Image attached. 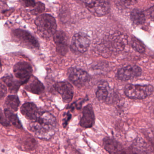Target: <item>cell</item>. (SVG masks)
Here are the masks:
<instances>
[{
	"instance_id": "28",
	"label": "cell",
	"mask_w": 154,
	"mask_h": 154,
	"mask_svg": "<svg viewBox=\"0 0 154 154\" xmlns=\"http://www.w3.org/2000/svg\"><path fill=\"white\" fill-rule=\"evenodd\" d=\"M6 92H7V89H6V87L3 85L2 83L1 84V98H2L3 97L6 95Z\"/></svg>"
},
{
	"instance_id": "29",
	"label": "cell",
	"mask_w": 154,
	"mask_h": 154,
	"mask_svg": "<svg viewBox=\"0 0 154 154\" xmlns=\"http://www.w3.org/2000/svg\"><path fill=\"white\" fill-rule=\"evenodd\" d=\"M148 14L151 18L154 20V6H152V7L148 11Z\"/></svg>"
},
{
	"instance_id": "13",
	"label": "cell",
	"mask_w": 154,
	"mask_h": 154,
	"mask_svg": "<svg viewBox=\"0 0 154 154\" xmlns=\"http://www.w3.org/2000/svg\"><path fill=\"white\" fill-rule=\"evenodd\" d=\"M24 88L29 92L40 95L43 93L44 87L43 84L36 77L31 76L24 84Z\"/></svg>"
},
{
	"instance_id": "10",
	"label": "cell",
	"mask_w": 154,
	"mask_h": 154,
	"mask_svg": "<svg viewBox=\"0 0 154 154\" xmlns=\"http://www.w3.org/2000/svg\"><path fill=\"white\" fill-rule=\"evenodd\" d=\"M53 38L58 54L61 56L66 55L68 50V38L66 33L63 31H59L55 32Z\"/></svg>"
},
{
	"instance_id": "30",
	"label": "cell",
	"mask_w": 154,
	"mask_h": 154,
	"mask_svg": "<svg viewBox=\"0 0 154 154\" xmlns=\"http://www.w3.org/2000/svg\"><path fill=\"white\" fill-rule=\"evenodd\" d=\"M153 1H154V0H153Z\"/></svg>"
},
{
	"instance_id": "9",
	"label": "cell",
	"mask_w": 154,
	"mask_h": 154,
	"mask_svg": "<svg viewBox=\"0 0 154 154\" xmlns=\"http://www.w3.org/2000/svg\"><path fill=\"white\" fill-rule=\"evenodd\" d=\"M142 70L140 67L135 65H129L123 67L118 71L117 76L119 80L127 81L141 75Z\"/></svg>"
},
{
	"instance_id": "20",
	"label": "cell",
	"mask_w": 154,
	"mask_h": 154,
	"mask_svg": "<svg viewBox=\"0 0 154 154\" xmlns=\"http://www.w3.org/2000/svg\"><path fill=\"white\" fill-rule=\"evenodd\" d=\"M132 47L136 51L140 53H143L145 50L143 43L136 38L134 39L132 41Z\"/></svg>"
},
{
	"instance_id": "19",
	"label": "cell",
	"mask_w": 154,
	"mask_h": 154,
	"mask_svg": "<svg viewBox=\"0 0 154 154\" xmlns=\"http://www.w3.org/2000/svg\"><path fill=\"white\" fill-rule=\"evenodd\" d=\"M5 104L14 111H17L20 105V102L18 97L15 95H11L6 98Z\"/></svg>"
},
{
	"instance_id": "1",
	"label": "cell",
	"mask_w": 154,
	"mask_h": 154,
	"mask_svg": "<svg viewBox=\"0 0 154 154\" xmlns=\"http://www.w3.org/2000/svg\"><path fill=\"white\" fill-rule=\"evenodd\" d=\"M57 121L54 116L48 112L39 113L36 119L29 125V129L38 138L49 140L55 134Z\"/></svg>"
},
{
	"instance_id": "14",
	"label": "cell",
	"mask_w": 154,
	"mask_h": 154,
	"mask_svg": "<svg viewBox=\"0 0 154 154\" xmlns=\"http://www.w3.org/2000/svg\"><path fill=\"white\" fill-rule=\"evenodd\" d=\"M21 114L29 120L34 121L39 116V111L36 105L31 102L24 103L20 108Z\"/></svg>"
},
{
	"instance_id": "8",
	"label": "cell",
	"mask_w": 154,
	"mask_h": 154,
	"mask_svg": "<svg viewBox=\"0 0 154 154\" xmlns=\"http://www.w3.org/2000/svg\"><path fill=\"white\" fill-rule=\"evenodd\" d=\"M13 72L16 79L24 84L32 76L33 69L27 62H19L14 66Z\"/></svg>"
},
{
	"instance_id": "6",
	"label": "cell",
	"mask_w": 154,
	"mask_h": 154,
	"mask_svg": "<svg viewBox=\"0 0 154 154\" xmlns=\"http://www.w3.org/2000/svg\"><path fill=\"white\" fill-rule=\"evenodd\" d=\"M68 75L71 83L78 88L83 87L90 79L89 75L86 71L77 68H70Z\"/></svg>"
},
{
	"instance_id": "7",
	"label": "cell",
	"mask_w": 154,
	"mask_h": 154,
	"mask_svg": "<svg viewBox=\"0 0 154 154\" xmlns=\"http://www.w3.org/2000/svg\"><path fill=\"white\" fill-rule=\"evenodd\" d=\"M13 35L15 38L22 45L31 49H39V45L38 41L28 32L24 30H15Z\"/></svg>"
},
{
	"instance_id": "11",
	"label": "cell",
	"mask_w": 154,
	"mask_h": 154,
	"mask_svg": "<svg viewBox=\"0 0 154 154\" xmlns=\"http://www.w3.org/2000/svg\"><path fill=\"white\" fill-rule=\"evenodd\" d=\"M55 90L61 96L63 101L69 103L73 97L74 90L73 87L68 82H60L54 86Z\"/></svg>"
},
{
	"instance_id": "18",
	"label": "cell",
	"mask_w": 154,
	"mask_h": 154,
	"mask_svg": "<svg viewBox=\"0 0 154 154\" xmlns=\"http://www.w3.org/2000/svg\"><path fill=\"white\" fill-rule=\"evenodd\" d=\"M4 114L7 119L15 127L18 128H22L21 124L17 115L14 114L11 110L8 109H5Z\"/></svg>"
},
{
	"instance_id": "15",
	"label": "cell",
	"mask_w": 154,
	"mask_h": 154,
	"mask_svg": "<svg viewBox=\"0 0 154 154\" xmlns=\"http://www.w3.org/2000/svg\"><path fill=\"white\" fill-rule=\"evenodd\" d=\"M2 80L11 92H17L20 86L24 84L21 81L18 79H15L12 76L3 77L2 78Z\"/></svg>"
},
{
	"instance_id": "27",
	"label": "cell",
	"mask_w": 154,
	"mask_h": 154,
	"mask_svg": "<svg viewBox=\"0 0 154 154\" xmlns=\"http://www.w3.org/2000/svg\"><path fill=\"white\" fill-rule=\"evenodd\" d=\"M122 3L127 6H131L136 3L137 0H120Z\"/></svg>"
},
{
	"instance_id": "24",
	"label": "cell",
	"mask_w": 154,
	"mask_h": 154,
	"mask_svg": "<svg viewBox=\"0 0 154 154\" xmlns=\"http://www.w3.org/2000/svg\"><path fill=\"white\" fill-rule=\"evenodd\" d=\"M71 118V115L69 112L65 113L64 114V118L62 120V125L63 127L66 128L68 124L69 121L70 120Z\"/></svg>"
},
{
	"instance_id": "5",
	"label": "cell",
	"mask_w": 154,
	"mask_h": 154,
	"mask_svg": "<svg viewBox=\"0 0 154 154\" xmlns=\"http://www.w3.org/2000/svg\"><path fill=\"white\" fill-rule=\"evenodd\" d=\"M90 45V40L87 35L83 32H79L72 38L70 48L73 52L82 54L88 50Z\"/></svg>"
},
{
	"instance_id": "26",
	"label": "cell",
	"mask_w": 154,
	"mask_h": 154,
	"mask_svg": "<svg viewBox=\"0 0 154 154\" xmlns=\"http://www.w3.org/2000/svg\"><path fill=\"white\" fill-rule=\"evenodd\" d=\"M23 2L26 7H34L36 4L34 0H23Z\"/></svg>"
},
{
	"instance_id": "16",
	"label": "cell",
	"mask_w": 154,
	"mask_h": 154,
	"mask_svg": "<svg viewBox=\"0 0 154 154\" xmlns=\"http://www.w3.org/2000/svg\"><path fill=\"white\" fill-rule=\"evenodd\" d=\"M108 86L107 83H102L99 85L96 92V96L98 99L100 101H105L107 98L108 95Z\"/></svg>"
},
{
	"instance_id": "23",
	"label": "cell",
	"mask_w": 154,
	"mask_h": 154,
	"mask_svg": "<svg viewBox=\"0 0 154 154\" xmlns=\"http://www.w3.org/2000/svg\"><path fill=\"white\" fill-rule=\"evenodd\" d=\"M83 101H84V100L83 101V100H79L78 101L74 102V103L71 104L69 107V108L70 109L72 110H74L75 108L78 109H80L81 106H82Z\"/></svg>"
},
{
	"instance_id": "21",
	"label": "cell",
	"mask_w": 154,
	"mask_h": 154,
	"mask_svg": "<svg viewBox=\"0 0 154 154\" xmlns=\"http://www.w3.org/2000/svg\"><path fill=\"white\" fill-rule=\"evenodd\" d=\"M124 154H148L145 151L140 148L134 146H131L127 149H124Z\"/></svg>"
},
{
	"instance_id": "25",
	"label": "cell",
	"mask_w": 154,
	"mask_h": 154,
	"mask_svg": "<svg viewBox=\"0 0 154 154\" xmlns=\"http://www.w3.org/2000/svg\"><path fill=\"white\" fill-rule=\"evenodd\" d=\"M1 123L2 125L4 126H8L10 125V123H9V121L6 118L5 115L4 116L3 115L2 110L1 111Z\"/></svg>"
},
{
	"instance_id": "2",
	"label": "cell",
	"mask_w": 154,
	"mask_h": 154,
	"mask_svg": "<svg viewBox=\"0 0 154 154\" xmlns=\"http://www.w3.org/2000/svg\"><path fill=\"white\" fill-rule=\"evenodd\" d=\"M35 23L39 35L43 38H49L57 32L56 20L50 14H43L38 16Z\"/></svg>"
},
{
	"instance_id": "17",
	"label": "cell",
	"mask_w": 154,
	"mask_h": 154,
	"mask_svg": "<svg viewBox=\"0 0 154 154\" xmlns=\"http://www.w3.org/2000/svg\"><path fill=\"white\" fill-rule=\"evenodd\" d=\"M131 19L134 23L137 25H140L145 21V15L140 10L134 9L131 12Z\"/></svg>"
},
{
	"instance_id": "12",
	"label": "cell",
	"mask_w": 154,
	"mask_h": 154,
	"mask_svg": "<svg viewBox=\"0 0 154 154\" xmlns=\"http://www.w3.org/2000/svg\"><path fill=\"white\" fill-rule=\"evenodd\" d=\"M95 121V114L93 108L91 105H87L83 109L80 125L84 128H90L93 126Z\"/></svg>"
},
{
	"instance_id": "3",
	"label": "cell",
	"mask_w": 154,
	"mask_h": 154,
	"mask_svg": "<svg viewBox=\"0 0 154 154\" xmlns=\"http://www.w3.org/2000/svg\"><path fill=\"white\" fill-rule=\"evenodd\" d=\"M154 88L151 85L129 84L125 88L127 97L133 99H143L152 94Z\"/></svg>"
},
{
	"instance_id": "22",
	"label": "cell",
	"mask_w": 154,
	"mask_h": 154,
	"mask_svg": "<svg viewBox=\"0 0 154 154\" xmlns=\"http://www.w3.org/2000/svg\"><path fill=\"white\" fill-rule=\"evenodd\" d=\"M45 10V5L41 2L36 3L33 10H31V13L33 15H38L44 11Z\"/></svg>"
},
{
	"instance_id": "4",
	"label": "cell",
	"mask_w": 154,
	"mask_h": 154,
	"mask_svg": "<svg viewBox=\"0 0 154 154\" xmlns=\"http://www.w3.org/2000/svg\"><path fill=\"white\" fill-rule=\"evenodd\" d=\"M87 9L95 16L101 17L110 11L109 3L106 0H84Z\"/></svg>"
}]
</instances>
